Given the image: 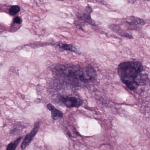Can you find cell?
Instances as JSON below:
<instances>
[{"mask_svg": "<svg viewBox=\"0 0 150 150\" xmlns=\"http://www.w3.org/2000/svg\"><path fill=\"white\" fill-rule=\"evenodd\" d=\"M47 107L48 109L51 111L52 117L54 120H58L63 117V113L57 109L52 104L49 103L47 105Z\"/></svg>", "mask_w": 150, "mask_h": 150, "instance_id": "7", "label": "cell"}, {"mask_svg": "<svg viewBox=\"0 0 150 150\" xmlns=\"http://www.w3.org/2000/svg\"><path fill=\"white\" fill-rule=\"evenodd\" d=\"M59 46L61 49L64 50L69 51L72 52H77L76 49L72 45H70L62 43L59 44Z\"/></svg>", "mask_w": 150, "mask_h": 150, "instance_id": "10", "label": "cell"}, {"mask_svg": "<svg viewBox=\"0 0 150 150\" xmlns=\"http://www.w3.org/2000/svg\"><path fill=\"white\" fill-rule=\"evenodd\" d=\"M144 1H150V0H144Z\"/></svg>", "mask_w": 150, "mask_h": 150, "instance_id": "14", "label": "cell"}, {"mask_svg": "<svg viewBox=\"0 0 150 150\" xmlns=\"http://www.w3.org/2000/svg\"><path fill=\"white\" fill-rule=\"evenodd\" d=\"M59 100L62 104L68 108H79L83 104L81 99L75 96H62Z\"/></svg>", "mask_w": 150, "mask_h": 150, "instance_id": "3", "label": "cell"}, {"mask_svg": "<svg viewBox=\"0 0 150 150\" xmlns=\"http://www.w3.org/2000/svg\"><path fill=\"white\" fill-rule=\"evenodd\" d=\"M92 9L89 6H88L86 7L85 11L83 13L82 16H79L81 19L85 21L86 22L91 24L92 23V20L91 18V13L92 12Z\"/></svg>", "mask_w": 150, "mask_h": 150, "instance_id": "8", "label": "cell"}, {"mask_svg": "<svg viewBox=\"0 0 150 150\" xmlns=\"http://www.w3.org/2000/svg\"><path fill=\"white\" fill-rule=\"evenodd\" d=\"M124 23L129 29L137 30L144 26L145 22L144 20L138 17L130 16L125 19Z\"/></svg>", "mask_w": 150, "mask_h": 150, "instance_id": "4", "label": "cell"}, {"mask_svg": "<svg viewBox=\"0 0 150 150\" xmlns=\"http://www.w3.org/2000/svg\"><path fill=\"white\" fill-rule=\"evenodd\" d=\"M22 137H20L17 138L15 141L14 142H11L8 145L7 147V150H15L16 149L17 146L19 144V143L21 140Z\"/></svg>", "mask_w": 150, "mask_h": 150, "instance_id": "9", "label": "cell"}, {"mask_svg": "<svg viewBox=\"0 0 150 150\" xmlns=\"http://www.w3.org/2000/svg\"><path fill=\"white\" fill-rule=\"evenodd\" d=\"M143 69L140 62L128 61L118 65L117 73L122 82L129 89L134 90L139 86L137 80Z\"/></svg>", "mask_w": 150, "mask_h": 150, "instance_id": "2", "label": "cell"}, {"mask_svg": "<svg viewBox=\"0 0 150 150\" xmlns=\"http://www.w3.org/2000/svg\"><path fill=\"white\" fill-rule=\"evenodd\" d=\"M56 75L68 83L75 85L86 84L93 81L96 71L92 67H82L74 65H61L56 68Z\"/></svg>", "mask_w": 150, "mask_h": 150, "instance_id": "1", "label": "cell"}, {"mask_svg": "<svg viewBox=\"0 0 150 150\" xmlns=\"http://www.w3.org/2000/svg\"><path fill=\"white\" fill-rule=\"evenodd\" d=\"M58 1H63L64 0H58Z\"/></svg>", "mask_w": 150, "mask_h": 150, "instance_id": "15", "label": "cell"}, {"mask_svg": "<svg viewBox=\"0 0 150 150\" xmlns=\"http://www.w3.org/2000/svg\"><path fill=\"white\" fill-rule=\"evenodd\" d=\"M137 1V0H127V1H128V2L130 3V4H133V3H135Z\"/></svg>", "mask_w": 150, "mask_h": 150, "instance_id": "13", "label": "cell"}, {"mask_svg": "<svg viewBox=\"0 0 150 150\" xmlns=\"http://www.w3.org/2000/svg\"><path fill=\"white\" fill-rule=\"evenodd\" d=\"M21 10V8L18 6H13L11 7L9 9V13L11 15H15L19 13Z\"/></svg>", "mask_w": 150, "mask_h": 150, "instance_id": "11", "label": "cell"}, {"mask_svg": "<svg viewBox=\"0 0 150 150\" xmlns=\"http://www.w3.org/2000/svg\"><path fill=\"white\" fill-rule=\"evenodd\" d=\"M39 127H40V123L39 122H37L35 124L33 129L30 132V133L26 135L25 138L23 141L21 145V147L22 149L24 150L27 148V146L30 144L34 137L36 135L38 130H39Z\"/></svg>", "mask_w": 150, "mask_h": 150, "instance_id": "5", "label": "cell"}, {"mask_svg": "<svg viewBox=\"0 0 150 150\" xmlns=\"http://www.w3.org/2000/svg\"><path fill=\"white\" fill-rule=\"evenodd\" d=\"M110 29L119 35L120 36L128 38H132V37L123 30L119 25L117 24H112L110 26Z\"/></svg>", "mask_w": 150, "mask_h": 150, "instance_id": "6", "label": "cell"}, {"mask_svg": "<svg viewBox=\"0 0 150 150\" xmlns=\"http://www.w3.org/2000/svg\"><path fill=\"white\" fill-rule=\"evenodd\" d=\"M14 22L16 23H18V24H20L21 23V18L20 17H18V16H17V17H16L14 19Z\"/></svg>", "mask_w": 150, "mask_h": 150, "instance_id": "12", "label": "cell"}]
</instances>
